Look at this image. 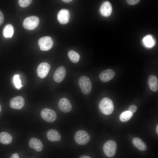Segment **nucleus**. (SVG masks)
Instances as JSON below:
<instances>
[{
  "label": "nucleus",
  "mask_w": 158,
  "mask_h": 158,
  "mask_svg": "<svg viewBox=\"0 0 158 158\" xmlns=\"http://www.w3.org/2000/svg\"><path fill=\"white\" fill-rule=\"evenodd\" d=\"M137 107L134 105H132L130 106L128 111L132 113H135L137 110Z\"/></svg>",
  "instance_id": "a878e982"
},
{
  "label": "nucleus",
  "mask_w": 158,
  "mask_h": 158,
  "mask_svg": "<svg viewBox=\"0 0 158 158\" xmlns=\"http://www.w3.org/2000/svg\"><path fill=\"white\" fill-rule=\"evenodd\" d=\"M68 54L70 60L73 63H77L80 60V56L79 54L73 50L69 51Z\"/></svg>",
  "instance_id": "4be33fe9"
},
{
  "label": "nucleus",
  "mask_w": 158,
  "mask_h": 158,
  "mask_svg": "<svg viewBox=\"0 0 158 158\" xmlns=\"http://www.w3.org/2000/svg\"><path fill=\"white\" fill-rule=\"evenodd\" d=\"M48 139L51 141H59L61 139V136L57 130L51 129L47 131L46 134Z\"/></svg>",
  "instance_id": "dca6fc26"
},
{
  "label": "nucleus",
  "mask_w": 158,
  "mask_h": 158,
  "mask_svg": "<svg viewBox=\"0 0 158 158\" xmlns=\"http://www.w3.org/2000/svg\"><path fill=\"white\" fill-rule=\"evenodd\" d=\"M40 114L42 118L45 121L49 122L54 121L57 118L56 114L55 111L49 108H45L42 109Z\"/></svg>",
  "instance_id": "423d86ee"
},
{
  "label": "nucleus",
  "mask_w": 158,
  "mask_h": 158,
  "mask_svg": "<svg viewBox=\"0 0 158 158\" xmlns=\"http://www.w3.org/2000/svg\"><path fill=\"white\" fill-rule=\"evenodd\" d=\"M4 16L2 12L0 11V26L3 23L4 21Z\"/></svg>",
  "instance_id": "cd10ccee"
},
{
  "label": "nucleus",
  "mask_w": 158,
  "mask_h": 158,
  "mask_svg": "<svg viewBox=\"0 0 158 158\" xmlns=\"http://www.w3.org/2000/svg\"><path fill=\"white\" fill-rule=\"evenodd\" d=\"M142 42L145 47L148 48L152 47L154 46L155 43L154 39L150 35L145 36L143 39Z\"/></svg>",
  "instance_id": "412c9836"
},
{
  "label": "nucleus",
  "mask_w": 158,
  "mask_h": 158,
  "mask_svg": "<svg viewBox=\"0 0 158 158\" xmlns=\"http://www.w3.org/2000/svg\"><path fill=\"white\" fill-rule=\"evenodd\" d=\"M148 83L150 89L153 91L156 92L158 90V80L156 76L152 75L148 80Z\"/></svg>",
  "instance_id": "f3484780"
},
{
  "label": "nucleus",
  "mask_w": 158,
  "mask_h": 158,
  "mask_svg": "<svg viewBox=\"0 0 158 158\" xmlns=\"http://www.w3.org/2000/svg\"><path fill=\"white\" fill-rule=\"evenodd\" d=\"M66 73L65 68L61 66L55 70L53 75L54 80L57 82L60 83L64 78Z\"/></svg>",
  "instance_id": "9d476101"
},
{
  "label": "nucleus",
  "mask_w": 158,
  "mask_h": 158,
  "mask_svg": "<svg viewBox=\"0 0 158 158\" xmlns=\"http://www.w3.org/2000/svg\"><path fill=\"white\" fill-rule=\"evenodd\" d=\"M115 75V72L113 70L108 69L102 72L99 75V78L102 81L106 82L112 79Z\"/></svg>",
  "instance_id": "ddd939ff"
},
{
  "label": "nucleus",
  "mask_w": 158,
  "mask_h": 158,
  "mask_svg": "<svg viewBox=\"0 0 158 158\" xmlns=\"http://www.w3.org/2000/svg\"><path fill=\"white\" fill-rule=\"evenodd\" d=\"M20 75L19 74L15 75L13 78V82L15 87L18 89H20L22 85H21V81L20 78Z\"/></svg>",
  "instance_id": "b1692460"
},
{
  "label": "nucleus",
  "mask_w": 158,
  "mask_h": 158,
  "mask_svg": "<svg viewBox=\"0 0 158 158\" xmlns=\"http://www.w3.org/2000/svg\"><path fill=\"white\" fill-rule=\"evenodd\" d=\"M38 44L42 51H47L50 49L53 44L52 39L49 36H45L40 38L38 40Z\"/></svg>",
  "instance_id": "0eeeda50"
},
{
  "label": "nucleus",
  "mask_w": 158,
  "mask_h": 158,
  "mask_svg": "<svg viewBox=\"0 0 158 158\" xmlns=\"http://www.w3.org/2000/svg\"><path fill=\"white\" fill-rule=\"evenodd\" d=\"M10 158H20V157L18 153H14L12 154Z\"/></svg>",
  "instance_id": "c85d7f7f"
},
{
  "label": "nucleus",
  "mask_w": 158,
  "mask_h": 158,
  "mask_svg": "<svg viewBox=\"0 0 158 158\" xmlns=\"http://www.w3.org/2000/svg\"><path fill=\"white\" fill-rule=\"evenodd\" d=\"M12 140V136L9 133L6 132H3L0 133V142L4 145L10 143Z\"/></svg>",
  "instance_id": "6ab92c4d"
},
{
  "label": "nucleus",
  "mask_w": 158,
  "mask_h": 158,
  "mask_svg": "<svg viewBox=\"0 0 158 158\" xmlns=\"http://www.w3.org/2000/svg\"><path fill=\"white\" fill-rule=\"evenodd\" d=\"M29 145L30 147L35 149L37 152L42 151L43 147L41 141L40 139L35 138H32L30 139Z\"/></svg>",
  "instance_id": "2eb2a0df"
},
{
  "label": "nucleus",
  "mask_w": 158,
  "mask_h": 158,
  "mask_svg": "<svg viewBox=\"0 0 158 158\" xmlns=\"http://www.w3.org/2000/svg\"><path fill=\"white\" fill-rule=\"evenodd\" d=\"M62 1L63 2H64L66 3H69L70 2L72 1L71 0H63Z\"/></svg>",
  "instance_id": "7c9ffc66"
},
{
  "label": "nucleus",
  "mask_w": 158,
  "mask_h": 158,
  "mask_svg": "<svg viewBox=\"0 0 158 158\" xmlns=\"http://www.w3.org/2000/svg\"><path fill=\"white\" fill-rule=\"evenodd\" d=\"M99 10L100 13L103 16H109L112 11V7L111 3L108 1L104 2L101 5Z\"/></svg>",
  "instance_id": "4468645a"
},
{
  "label": "nucleus",
  "mask_w": 158,
  "mask_h": 158,
  "mask_svg": "<svg viewBox=\"0 0 158 158\" xmlns=\"http://www.w3.org/2000/svg\"><path fill=\"white\" fill-rule=\"evenodd\" d=\"M1 105L0 104V112L1 111Z\"/></svg>",
  "instance_id": "473e14b6"
},
{
  "label": "nucleus",
  "mask_w": 158,
  "mask_h": 158,
  "mask_svg": "<svg viewBox=\"0 0 158 158\" xmlns=\"http://www.w3.org/2000/svg\"><path fill=\"white\" fill-rule=\"evenodd\" d=\"M78 83L83 94L87 95L90 92L92 85L90 80L88 77L85 76L80 77L78 79Z\"/></svg>",
  "instance_id": "f03ea898"
},
{
  "label": "nucleus",
  "mask_w": 158,
  "mask_h": 158,
  "mask_svg": "<svg viewBox=\"0 0 158 158\" xmlns=\"http://www.w3.org/2000/svg\"><path fill=\"white\" fill-rule=\"evenodd\" d=\"M140 1L138 0H128L126 1L130 5H134L138 3Z\"/></svg>",
  "instance_id": "bb28decb"
},
{
  "label": "nucleus",
  "mask_w": 158,
  "mask_h": 158,
  "mask_svg": "<svg viewBox=\"0 0 158 158\" xmlns=\"http://www.w3.org/2000/svg\"><path fill=\"white\" fill-rule=\"evenodd\" d=\"M133 116V113L128 110L126 111L121 113L119 116V119L122 122H126L129 120Z\"/></svg>",
  "instance_id": "5701e85b"
},
{
  "label": "nucleus",
  "mask_w": 158,
  "mask_h": 158,
  "mask_svg": "<svg viewBox=\"0 0 158 158\" xmlns=\"http://www.w3.org/2000/svg\"><path fill=\"white\" fill-rule=\"evenodd\" d=\"M32 1L31 0H19L18 3L19 5L22 7H26L29 5Z\"/></svg>",
  "instance_id": "393cba45"
},
{
  "label": "nucleus",
  "mask_w": 158,
  "mask_h": 158,
  "mask_svg": "<svg viewBox=\"0 0 158 158\" xmlns=\"http://www.w3.org/2000/svg\"><path fill=\"white\" fill-rule=\"evenodd\" d=\"M79 158H91L90 157L86 155H82L80 156Z\"/></svg>",
  "instance_id": "c756f323"
},
{
  "label": "nucleus",
  "mask_w": 158,
  "mask_h": 158,
  "mask_svg": "<svg viewBox=\"0 0 158 158\" xmlns=\"http://www.w3.org/2000/svg\"><path fill=\"white\" fill-rule=\"evenodd\" d=\"M117 149L116 142L113 140H109L104 144L103 150L106 156L109 157L114 156L115 154Z\"/></svg>",
  "instance_id": "7ed1b4c3"
},
{
  "label": "nucleus",
  "mask_w": 158,
  "mask_h": 158,
  "mask_svg": "<svg viewBox=\"0 0 158 158\" xmlns=\"http://www.w3.org/2000/svg\"><path fill=\"white\" fill-rule=\"evenodd\" d=\"M14 31V28L12 25L7 24L3 29V35L5 38H11L13 35Z\"/></svg>",
  "instance_id": "aec40b11"
},
{
  "label": "nucleus",
  "mask_w": 158,
  "mask_h": 158,
  "mask_svg": "<svg viewBox=\"0 0 158 158\" xmlns=\"http://www.w3.org/2000/svg\"><path fill=\"white\" fill-rule=\"evenodd\" d=\"M50 68V66L48 63H41L38 66L37 70L38 76L42 78H44L48 73Z\"/></svg>",
  "instance_id": "6e6552de"
},
{
  "label": "nucleus",
  "mask_w": 158,
  "mask_h": 158,
  "mask_svg": "<svg viewBox=\"0 0 158 158\" xmlns=\"http://www.w3.org/2000/svg\"><path fill=\"white\" fill-rule=\"evenodd\" d=\"M70 17L69 11L66 9H62L60 10L57 14L58 21L61 24H66L68 22Z\"/></svg>",
  "instance_id": "f8f14e48"
},
{
  "label": "nucleus",
  "mask_w": 158,
  "mask_h": 158,
  "mask_svg": "<svg viewBox=\"0 0 158 158\" xmlns=\"http://www.w3.org/2000/svg\"><path fill=\"white\" fill-rule=\"evenodd\" d=\"M90 137L88 133L84 130H80L78 131L74 135L75 142L78 144L84 145L89 141Z\"/></svg>",
  "instance_id": "39448f33"
},
{
  "label": "nucleus",
  "mask_w": 158,
  "mask_h": 158,
  "mask_svg": "<svg viewBox=\"0 0 158 158\" xmlns=\"http://www.w3.org/2000/svg\"><path fill=\"white\" fill-rule=\"evenodd\" d=\"M99 109L104 114L108 115L111 114L114 110V104L112 100L109 98L105 97L100 102Z\"/></svg>",
  "instance_id": "f257e3e1"
},
{
  "label": "nucleus",
  "mask_w": 158,
  "mask_h": 158,
  "mask_svg": "<svg viewBox=\"0 0 158 158\" xmlns=\"http://www.w3.org/2000/svg\"><path fill=\"white\" fill-rule=\"evenodd\" d=\"M132 143L138 149L141 151L146 150L147 146L146 144L140 138L136 137L133 139Z\"/></svg>",
  "instance_id": "a211bd4d"
},
{
  "label": "nucleus",
  "mask_w": 158,
  "mask_h": 158,
  "mask_svg": "<svg viewBox=\"0 0 158 158\" xmlns=\"http://www.w3.org/2000/svg\"><path fill=\"white\" fill-rule=\"evenodd\" d=\"M158 125H157L156 126V132L157 134H158Z\"/></svg>",
  "instance_id": "2f4dec72"
},
{
  "label": "nucleus",
  "mask_w": 158,
  "mask_h": 158,
  "mask_svg": "<svg viewBox=\"0 0 158 158\" xmlns=\"http://www.w3.org/2000/svg\"><path fill=\"white\" fill-rule=\"evenodd\" d=\"M58 107L61 111L64 112H70L72 108L70 102L66 98H62L59 101Z\"/></svg>",
  "instance_id": "9b49d317"
},
{
  "label": "nucleus",
  "mask_w": 158,
  "mask_h": 158,
  "mask_svg": "<svg viewBox=\"0 0 158 158\" xmlns=\"http://www.w3.org/2000/svg\"><path fill=\"white\" fill-rule=\"evenodd\" d=\"M10 106L14 109H20L24 106L25 100L21 96H17L11 99L10 101Z\"/></svg>",
  "instance_id": "1a4fd4ad"
},
{
  "label": "nucleus",
  "mask_w": 158,
  "mask_h": 158,
  "mask_svg": "<svg viewBox=\"0 0 158 158\" xmlns=\"http://www.w3.org/2000/svg\"><path fill=\"white\" fill-rule=\"evenodd\" d=\"M39 21V19L37 16H30L24 19L23 23V26L24 28L26 29L32 30L38 26Z\"/></svg>",
  "instance_id": "20e7f679"
}]
</instances>
